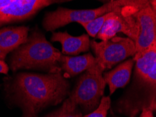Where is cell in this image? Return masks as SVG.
<instances>
[{
  "label": "cell",
  "instance_id": "obj_1",
  "mask_svg": "<svg viewBox=\"0 0 156 117\" xmlns=\"http://www.w3.org/2000/svg\"><path fill=\"white\" fill-rule=\"evenodd\" d=\"M69 89L70 84L61 72L44 74L22 72L13 81L11 93L21 107L22 117H37L46 107L63 102Z\"/></svg>",
  "mask_w": 156,
  "mask_h": 117
},
{
  "label": "cell",
  "instance_id": "obj_2",
  "mask_svg": "<svg viewBox=\"0 0 156 117\" xmlns=\"http://www.w3.org/2000/svg\"><path fill=\"white\" fill-rule=\"evenodd\" d=\"M133 59L134 82L118 107L119 111L129 117H135L144 108L156 110V49Z\"/></svg>",
  "mask_w": 156,
  "mask_h": 117
},
{
  "label": "cell",
  "instance_id": "obj_3",
  "mask_svg": "<svg viewBox=\"0 0 156 117\" xmlns=\"http://www.w3.org/2000/svg\"><path fill=\"white\" fill-rule=\"evenodd\" d=\"M61 52L48 42L40 32L34 31L27 42L13 51L9 60L13 72L19 70H41L48 73L61 72Z\"/></svg>",
  "mask_w": 156,
  "mask_h": 117
},
{
  "label": "cell",
  "instance_id": "obj_4",
  "mask_svg": "<svg viewBox=\"0 0 156 117\" xmlns=\"http://www.w3.org/2000/svg\"><path fill=\"white\" fill-rule=\"evenodd\" d=\"M97 62V61H96ZM104 69L96 63L80 77L70 98L89 114L98 106L104 93L105 83Z\"/></svg>",
  "mask_w": 156,
  "mask_h": 117
},
{
  "label": "cell",
  "instance_id": "obj_5",
  "mask_svg": "<svg viewBox=\"0 0 156 117\" xmlns=\"http://www.w3.org/2000/svg\"><path fill=\"white\" fill-rule=\"evenodd\" d=\"M125 5L120 0H110L100 7L94 9L75 10L65 8H58L57 10L47 13L44 18L42 25L46 31L51 32L59 27L65 26L70 22L78 23L87 22L111 11L121 9Z\"/></svg>",
  "mask_w": 156,
  "mask_h": 117
},
{
  "label": "cell",
  "instance_id": "obj_6",
  "mask_svg": "<svg viewBox=\"0 0 156 117\" xmlns=\"http://www.w3.org/2000/svg\"><path fill=\"white\" fill-rule=\"evenodd\" d=\"M90 46L95 54L96 61L104 71L129 56H134L136 52L135 42L129 37L115 36L111 40L101 41V42L93 40Z\"/></svg>",
  "mask_w": 156,
  "mask_h": 117
},
{
  "label": "cell",
  "instance_id": "obj_7",
  "mask_svg": "<svg viewBox=\"0 0 156 117\" xmlns=\"http://www.w3.org/2000/svg\"><path fill=\"white\" fill-rule=\"evenodd\" d=\"M68 1L71 0H0V28L29 19L46 6Z\"/></svg>",
  "mask_w": 156,
  "mask_h": 117
},
{
  "label": "cell",
  "instance_id": "obj_8",
  "mask_svg": "<svg viewBox=\"0 0 156 117\" xmlns=\"http://www.w3.org/2000/svg\"><path fill=\"white\" fill-rule=\"evenodd\" d=\"M134 15L139 26V34L135 40V58L149 50L156 49V12L148 4L135 10Z\"/></svg>",
  "mask_w": 156,
  "mask_h": 117
},
{
  "label": "cell",
  "instance_id": "obj_9",
  "mask_svg": "<svg viewBox=\"0 0 156 117\" xmlns=\"http://www.w3.org/2000/svg\"><path fill=\"white\" fill-rule=\"evenodd\" d=\"M29 28L26 26H9L0 28V60L14 51L27 42Z\"/></svg>",
  "mask_w": 156,
  "mask_h": 117
},
{
  "label": "cell",
  "instance_id": "obj_10",
  "mask_svg": "<svg viewBox=\"0 0 156 117\" xmlns=\"http://www.w3.org/2000/svg\"><path fill=\"white\" fill-rule=\"evenodd\" d=\"M51 42H59L62 46L61 53L65 56H77L81 53L88 51L90 49V40L88 34L73 36L68 33H54Z\"/></svg>",
  "mask_w": 156,
  "mask_h": 117
},
{
  "label": "cell",
  "instance_id": "obj_11",
  "mask_svg": "<svg viewBox=\"0 0 156 117\" xmlns=\"http://www.w3.org/2000/svg\"><path fill=\"white\" fill-rule=\"evenodd\" d=\"M97 63L95 57L91 53L80 56H69L62 55L60 65L61 72L66 77H75L93 67Z\"/></svg>",
  "mask_w": 156,
  "mask_h": 117
},
{
  "label": "cell",
  "instance_id": "obj_12",
  "mask_svg": "<svg viewBox=\"0 0 156 117\" xmlns=\"http://www.w3.org/2000/svg\"><path fill=\"white\" fill-rule=\"evenodd\" d=\"M134 65V59L127 60L103 75L105 83L108 85L111 95L113 94L117 89L123 88L128 84Z\"/></svg>",
  "mask_w": 156,
  "mask_h": 117
},
{
  "label": "cell",
  "instance_id": "obj_13",
  "mask_svg": "<svg viewBox=\"0 0 156 117\" xmlns=\"http://www.w3.org/2000/svg\"><path fill=\"white\" fill-rule=\"evenodd\" d=\"M78 106L68 98L58 110L49 114L47 117H83Z\"/></svg>",
  "mask_w": 156,
  "mask_h": 117
},
{
  "label": "cell",
  "instance_id": "obj_14",
  "mask_svg": "<svg viewBox=\"0 0 156 117\" xmlns=\"http://www.w3.org/2000/svg\"><path fill=\"white\" fill-rule=\"evenodd\" d=\"M108 12L105 14L101 15V16L96 18V19L91 20V21L87 22H83V23H80V25H82V27L85 29V30L88 33V35L92 36V37H96L98 32L101 29L104 22L106 21V20L111 16V13Z\"/></svg>",
  "mask_w": 156,
  "mask_h": 117
},
{
  "label": "cell",
  "instance_id": "obj_15",
  "mask_svg": "<svg viewBox=\"0 0 156 117\" xmlns=\"http://www.w3.org/2000/svg\"><path fill=\"white\" fill-rule=\"evenodd\" d=\"M111 101L109 96L103 97L98 106L90 113L87 114L83 117H107L108 112L111 107Z\"/></svg>",
  "mask_w": 156,
  "mask_h": 117
},
{
  "label": "cell",
  "instance_id": "obj_16",
  "mask_svg": "<svg viewBox=\"0 0 156 117\" xmlns=\"http://www.w3.org/2000/svg\"><path fill=\"white\" fill-rule=\"evenodd\" d=\"M140 117H154L153 111L149 108H144L141 110Z\"/></svg>",
  "mask_w": 156,
  "mask_h": 117
},
{
  "label": "cell",
  "instance_id": "obj_17",
  "mask_svg": "<svg viewBox=\"0 0 156 117\" xmlns=\"http://www.w3.org/2000/svg\"><path fill=\"white\" fill-rule=\"evenodd\" d=\"M9 72V66L5 62L0 60V73L6 74Z\"/></svg>",
  "mask_w": 156,
  "mask_h": 117
},
{
  "label": "cell",
  "instance_id": "obj_18",
  "mask_svg": "<svg viewBox=\"0 0 156 117\" xmlns=\"http://www.w3.org/2000/svg\"><path fill=\"white\" fill-rule=\"evenodd\" d=\"M148 2L151 8L156 12V0H148Z\"/></svg>",
  "mask_w": 156,
  "mask_h": 117
}]
</instances>
